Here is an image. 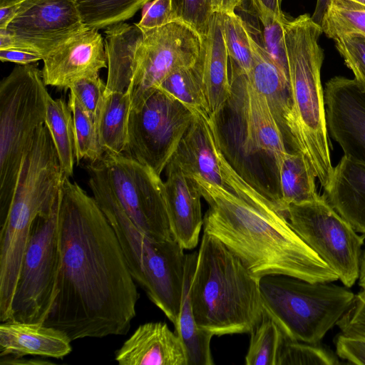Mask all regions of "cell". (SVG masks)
<instances>
[{
  "instance_id": "40",
  "label": "cell",
  "mask_w": 365,
  "mask_h": 365,
  "mask_svg": "<svg viewBox=\"0 0 365 365\" xmlns=\"http://www.w3.org/2000/svg\"><path fill=\"white\" fill-rule=\"evenodd\" d=\"M341 334L365 339V289L355 295L350 308L338 321Z\"/></svg>"
},
{
  "instance_id": "6",
  "label": "cell",
  "mask_w": 365,
  "mask_h": 365,
  "mask_svg": "<svg viewBox=\"0 0 365 365\" xmlns=\"http://www.w3.org/2000/svg\"><path fill=\"white\" fill-rule=\"evenodd\" d=\"M42 71L15 66L0 83V222L9 210L27 154L45 125L48 94Z\"/></svg>"
},
{
  "instance_id": "31",
  "label": "cell",
  "mask_w": 365,
  "mask_h": 365,
  "mask_svg": "<svg viewBox=\"0 0 365 365\" xmlns=\"http://www.w3.org/2000/svg\"><path fill=\"white\" fill-rule=\"evenodd\" d=\"M158 89L181 103L191 111L210 116L195 63L192 66L173 71L160 84Z\"/></svg>"
},
{
  "instance_id": "22",
  "label": "cell",
  "mask_w": 365,
  "mask_h": 365,
  "mask_svg": "<svg viewBox=\"0 0 365 365\" xmlns=\"http://www.w3.org/2000/svg\"><path fill=\"white\" fill-rule=\"evenodd\" d=\"M329 203L365 236V164L343 155L323 195Z\"/></svg>"
},
{
  "instance_id": "36",
  "label": "cell",
  "mask_w": 365,
  "mask_h": 365,
  "mask_svg": "<svg viewBox=\"0 0 365 365\" xmlns=\"http://www.w3.org/2000/svg\"><path fill=\"white\" fill-rule=\"evenodd\" d=\"M340 362L329 351L317 346L285 337L277 365H336Z\"/></svg>"
},
{
  "instance_id": "12",
  "label": "cell",
  "mask_w": 365,
  "mask_h": 365,
  "mask_svg": "<svg viewBox=\"0 0 365 365\" xmlns=\"http://www.w3.org/2000/svg\"><path fill=\"white\" fill-rule=\"evenodd\" d=\"M202 47V38L181 21L143 31L138 47L134 75L128 88L131 110H137L173 71L192 66Z\"/></svg>"
},
{
  "instance_id": "41",
  "label": "cell",
  "mask_w": 365,
  "mask_h": 365,
  "mask_svg": "<svg viewBox=\"0 0 365 365\" xmlns=\"http://www.w3.org/2000/svg\"><path fill=\"white\" fill-rule=\"evenodd\" d=\"M178 21L173 0H151L144 6L141 19L135 24L143 31L159 28Z\"/></svg>"
},
{
  "instance_id": "4",
  "label": "cell",
  "mask_w": 365,
  "mask_h": 365,
  "mask_svg": "<svg viewBox=\"0 0 365 365\" xmlns=\"http://www.w3.org/2000/svg\"><path fill=\"white\" fill-rule=\"evenodd\" d=\"M259 281L222 242L203 232L189 289L197 324L216 336L250 333L264 313Z\"/></svg>"
},
{
  "instance_id": "17",
  "label": "cell",
  "mask_w": 365,
  "mask_h": 365,
  "mask_svg": "<svg viewBox=\"0 0 365 365\" xmlns=\"http://www.w3.org/2000/svg\"><path fill=\"white\" fill-rule=\"evenodd\" d=\"M165 173L164 185L172 235L184 250H192L197 245L203 227L200 188L173 158L168 163Z\"/></svg>"
},
{
  "instance_id": "28",
  "label": "cell",
  "mask_w": 365,
  "mask_h": 365,
  "mask_svg": "<svg viewBox=\"0 0 365 365\" xmlns=\"http://www.w3.org/2000/svg\"><path fill=\"white\" fill-rule=\"evenodd\" d=\"M45 125L52 138L61 169L65 176L73 174L76 143L71 108L61 98L54 99L49 93L46 98Z\"/></svg>"
},
{
  "instance_id": "25",
  "label": "cell",
  "mask_w": 365,
  "mask_h": 365,
  "mask_svg": "<svg viewBox=\"0 0 365 365\" xmlns=\"http://www.w3.org/2000/svg\"><path fill=\"white\" fill-rule=\"evenodd\" d=\"M279 182L278 206L285 216L287 207L312 202L319 195L315 180L316 175L304 153L287 151L277 167Z\"/></svg>"
},
{
  "instance_id": "45",
  "label": "cell",
  "mask_w": 365,
  "mask_h": 365,
  "mask_svg": "<svg viewBox=\"0 0 365 365\" xmlns=\"http://www.w3.org/2000/svg\"><path fill=\"white\" fill-rule=\"evenodd\" d=\"M255 13L266 11L280 20H284L286 16L281 9V0H250Z\"/></svg>"
},
{
  "instance_id": "7",
  "label": "cell",
  "mask_w": 365,
  "mask_h": 365,
  "mask_svg": "<svg viewBox=\"0 0 365 365\" xmlns=\"http://www.w3.org/2000/svg\"><path fill=\"white\" fill-rule=\"evenodd\" d=\"M264 311L286 338L317 344L351 306L355 294L332 282H311L284 274L259 281Z\"/></svg>"
},
{
  "instance_id": "23",
  "label": "cell",
  "mask_w": 365,
  "mask_h": 365,
  "mask_svg": "<svg viewBox=\"0 0 365 365\" xmlns=\"http://www.w3.org/2000/svg\"><path fill=\"white\" fill-rule=\"evenodd\" d=\"M252 66L245 75L251 85L267 100L287 144V124L291 113L289 84L269 57L261 43L250 34Z\"/></svg>"
},
{
  "instance_id": "5",
  "label": "cell",
  "mask_w": 365,
  "mask_h": 365,
  "mask_svg": "<svg viewBox=\"0 0 365 365\" xmlns=\"http://www.w3.org/2000/svg\"><path fill=\"white\" fill-rule=\"evenodd\" d=\"M88 177L93 197L115 232L133 279L175 327L183 294L185 250L174 238L157 240L140 230L107 188Z\"/></svg>"
},
{
  "instance_id": "21",
  "label": "cell",
  "mask_w": 365,
  "mask_h": 365,
  "mask_svg": "<svg viewBox=\"0 0 365 365\" xmlns=\"http://www.w3.org/2000/svg\"><path fill=\"white\" fill-rule=\"evenodd\" d=\"M71 341L62 331L41 323L10 319L0 324V356L62 359L71 353Z\"/></svg>"
},
{
  "instance_id": "33",
  "label": "cell",
  "mask_w": 365,
  "mask_h": 365,
  "mask_svg": "<svg viewBox=\"0 0 365 365\" xmlns=\"http://www.w3.org/2000/svg\"><path fill=\"white\" fill-rule=\"evenodd\" d=\"M250 334L245 364L277 365L285 336L275 321L264 311L260 322Z\"/></svg>"
},
{
  "instance_id": "37",
  "label": "cell",
  "mask_w": 365,
  "mask_h": 365,
  "mask_svg": "<svg viewBox=\"0 0 365 365\" xmlns=\"http://www.w3.org/2000/svg\"><path fill=\"white\" fill-rule=\"evenodd\" d=\"M173 6L178 20L206 36L214 14L211 0H173Z\"/></svg>"
},
{
  "instance_id": "52",
  "label": "cell",
  "mask_w": 365,
  "mask_h": 365,
  "mask_svg": "<svg viewBox=\"0 0 365 365\" xmlns=\"http://www.w3.org/2000/svg\"><path fill=\"white\" fill-rule=\"evenodd\" d=\"M281 1H282V0H281Z\"/></svg>"
},
{
  "instance_id": "26",
  "label": "cell",
  "mask_w": 365,
  "mask_h": 365,
  "mask_svg": "<svg viewBox=\"0 0 365 365\" xmlns=\"http://www.w3.org/2000/svg\"><path fill=\"white\" fill-rule=\"evenodd\" d=\"M197 252L186 255L185 275L179 319L175 332L180 338L187 359V365H212L210 341L214 336L196 323L190 304L189 289L195 269Z\"/></svg>"
},
{
  "instance_id": "39",
  "label": "cell",
  "mask_w": 365,
  "mask_h": 365,
  "mask_svg": "<svg viewBox=\"0 0 365 365\" xmlns=\"http://www.w3.org/2000/svg\"><path fill=\"white\" fill-rule=\"evenodd\" d=\"M69 89L96 122L105 97L106 83L99 76L87 77L72 83Z\"/></svg>"
},
{
  "instance_id": "38",
  "label": "cell",
  "mask_w": 365,
  "mask_h": 365,
  "mask_svg": "<svg viewBox=\"0 0 365 365\" xmlns=\"http://www.w3.org/2000/svg\"><path fill=\"white\" fill-rule=\"evenodd\" d=\"M335 46L354 79L365 91V36H345L334 41Z\"/></svg>"
},
{
  "instance_id": "14",
  "label": "cell",
  "mask_w": 365,
  "mask_h": 365,
  "mask_svg": "<svg viewBox=\"0 0 365 365\" xmlns=\"http://www.w3.org/2000/svg\"><path fill=\"white\" fill-rule=\"evenodd\" d=\"M172 158L188 177L202 179L231 192L242 178L221 150L215 119L200 112H194V118Z\"/></svg>"
},
{
  "instance_id": "32",
  "label": "cell",
  "mask_w": 365,
  "mask_h": 365,
  "mask_svg": "<svg viewBox=\"0 0 365 365\" xmlns=\"http://www.w3.org/2000/svg\"><path fill=\"white\" fill-rule=\"evenodd\" d=\"M224 42L231 69L247 75L252 66L250 32L242 19L235 11L220 12Z\"/></svg>"
},
{
  "instance_id": "29",
  "label": "cell",
  "mask_w": 365,
  "mask_h": 365,
  "mask_svg": "<svg viewBox=\"0 0 365 365\" xmlns=\"http://www.w3.org/2000/svg\"><path fill=\"white\" fill-rule=\"evenodd\" d=\"M151 0H76L83 24L99 30L123 22Z\"/></svg>"
},
{
  "instance_id": "19",
  "label": "cell",
  "mask_w": 365,
  "mask_h": 365,
  "mask_svg": "<svg viewBox=\"0 0 365 365\" xmlns=\"http://www.w3.org/2000/svg\"><path fill=\"white\" fill-rule=\"evenodd\" d=\"M120 365H187L184 345L165 322L140 325L115 353Z\"/></svg>"
},
{
  "instance_id": "10",
  "label": "cell",
  "mask_w": 365,
  "mask_h": 365,
  "mask_svg": "<svg viewBox=\"0 0 365 365\" xmlns=\"http://www.w3.org/2000/svg\"><path fill=\"white\" fill-rule=\"evenodd\" d=\"M285 217L343 284L351 287L359 279L365 236L358 235L324 195L312 202L289 205Z\"/></svg>"
},
{
  "instance_id": "20",
  "label": "cell",
  "mask_w": 365,
  "mask_h": 365,
  "mask_svg": "<svg viewBox=\"0 0 365 365\" xmlns=\"http://www.w3.org/2000/svg\"><path fill=\"white\" fill-rule=\"evenodd\" d=\"M228 58L220 14L214 12L209 31L202 38L201 53L195 62L210 115L213 119L225 108L232 95Z\"/></svg>"
},
{
  "instance_id": "49",
  "label": "cell",
  "mask_w": 365,
  "mask_h": 365,
  "mask_svg": "<svg viewBox=\"0 0 365 365\" xmlns=\"http://www.w3.org/2000/svg\"><path fill=\"white\" fill-rule=\"evenodd\" d=\"M331 0H317L313 15L311 16L314 22L321 24L323 16Z\"/></svg>"
},
{
  "instance_id": "2",
  "label": "cell",
  "mask_w": 365,
  "mask_h": 365,
  "mask_svg": "<svg viewBox=\"0 0 365 365\" xmlns=\"http://www.w3.org/2000/svg\"><path fill=\"white\" fill-rule=\"evenodd\" d=\"M192 179L209 205L203 232L222 242L256 278L284 274L311 282L339 279L273 201L248 202L217 185Z\"/></svg>"
},
{
  "instance_id": "24",
  "label": "cell",
  "mask_w": 365,
  "mask_h": 365,
  "mask_svg": "<svg viewBox=\"0 0 365 365\" xmlns=\"http://www.w3.org/2000/svg\"><path fill=\"white\" fill-rule=\"evenodd\" d=\"M104 40L108 75L105 94L123 92L129 87L135 71L138 47L143 31L135 24L119 22L106 28Z\"/></svg>"
},
{
  "instance_id": "34",
  "label": "cell",
  "mask_w": 365,
  "mask_h": 365,
  "mask_svg": "<svg viewBox=\"0 0 365 365\" xmlns=\"http://www.w3.org/2000/svg\"><path fill=\"white\" fill-rule=\"evenodd\" d=\"M68 106L73 120L76 163L79 164L83 159L91 163L98 161L103 158L104 152L99 143L94 119L71 93Z\"/></svg>"
},
{
  "instance_id": "27",
  "label": "cell",
  "mask_w": 365,
  "mask_h": 365,
  "mask_svg": "<svg viewBox=\"0 0 365 365\" xmlns=\"http://www.w3.org/2000/svg\"><path fill=\"white\" fill-rule=\"evenodd\" d=\"M131 110L129 91L105 94L96 125L104 153H123L128 141V121Z\"/></svg>"
},
{
  "instance_id": "15",
  "label": "cell",
  "mask_w": 365,
  "mask_h": 365,
  "mask_svg": "<svg viewBox=\"0 0 365 365\" xmlns=\"http://www.w3.org/2000/svg\"><path fill=\"white\" fill-rule=\"evenodd\" d=\"M324 93L328 133L344 155L365 164V91L354 78L335 76Z\"/></svg>"
},
{
  "instance_id": "1",
  "label": "cell",
  "mask_w": 365,
  "mask_h": 365,
  "mask_svg": "<svg viewBox=\"0 0 365 365\" xmlns=\"http://www.w3.org/2000/svg\"><path fill=\"white\" fill-rule=\"evenodd\" d=\"M69 178H64L58 210V293L43 324L72 341L126 334L139 299L135 282L94 197Z\"/></svg>"
},
{
  "instance_id": "51",
  "label": "cell",
  "mask_w": 365,
  "mask_h": 365,
  "mask_svg": "<svg viewBox=\"0 0 365 365\" xmlns=\"http://www.w3.org/2000/svg\"><path fill=\"white\" fill-rule=\"evenodd\" d=\"M351 1L365 6V0H351Z\"/></svg>"
},
{
  "instance_id": "16",
  "label": "cell",
  "mask_w": 365,
  "mask_h": 365,
  "mask_svg": "<svg viewBox=\"0 0 365 365\" xmlns=\"http://www.w3.org/2000/svg\"><path fill=\"white\" fill-rule=\"evenodd\" d=\"M46 86L69 88L76 81L99 76L108 67L105 44L98 30L86 28L63 42L43 59Z\"/></svg>"
},
{
  "instance_id": "47",
  "label": "cell",
  "mask_w": 365,
  "mask_h": 365,
  "mask_svg": "<svg viewBox=\"0 0 365 365\" xmlns=\"http://www.w3.org/2000/svg\"><path fill=\"white\" fill-rule=\"evenodd\" d=\"M1 364H51L53 362L39 359H24V357L0 356Z\"/></svg>"
},
{
  "instance_id": "48",
  "label": "cell",
  "mask_w": 365,
  "mask_h": 365,
  "mask_svg": "<svg viewBox=\"0 0 365 365\" xmlns=\"http://www.w3.org/2000/svg\"><path fill=\"white\" fill-rule=\"evenodd\" d=\"M11 48L22 49L6 29H0V50Z\"/></svg>"
},
{
  "instance_id": "18",
  "label": "cell",
  "mask_w": 365,
  "mask_h": 365,
  "mask_svg": "<svg viewBox=\"0 0 365 365\" xmlns=\"http://www.w3.org/2000/svg\"><path fill=\"white\" fill-rule=\"evenodd\" d=\"M231 77L242 88L240 113L244 125V148L250 153H263L274 160L275 168L289 151L282 130L266 98L251 85L247 77L231 69Z\"/></svg>"
},
{
  "instance_id": "44",
  "label": "cell",
  "mask_w": 365,
  "mask_h": 365,
  "mask_svg": "<svg viewBox=\"0 0 365 365\" xmlns=\"http://www.w3.org/2000/svg\"><path fill=\"white\" fill-rule=\"evenodd\" d=\"M24 0H1L0 29H6Z\"/></svg>"
},
{
  "instance_id": "9",
  "label": "cell",
  "mask_w": 365,
  "mask_h": 365,
  "mask_svg": "<svg viewBox=\"0 0 365 365\" xmlns=\"http://www.w3.org/2000/svg\"><path fill=\"white\" fill-rule=\"evenodd\" d=\"M58 204L59 198L53 207L39 214L32 224L11 303L10 319L43 324L53 306L61 265Z\"/></svg>"
},
{
  "instance_id": "43",
  "label": "cell",
  "mask_w": 365,
  "mask_h": 365,
  "mask_svg": "<svg viewBox=\"0 0 365 365\" xmlns=\"http://www.w3.org/2000/svg\"><path fill=\"white\" fill-rule=\"evenodd\" d=\"M43 59V57L41 55L26 50L16 48L0 50V60L2 62L28 65Z\"/></svg>"
},
{
  "instance_id": "42",
  "label": "cell",
  "mask_w": 365,
  "mask_h": 365,
  "mask_svg": "<svg viewBox=\"0 0 365 365\" xmlns=\"http://www.w3.org/2000/svg\"><path fill=\"white\" fill-rule=\"evenodd\" d=\"M337 355L351 364L365 365V339L346 336L342 334L336 341Z\"/></svg>"
},
{
  "instance_id": "46",
  "label": "cell",
  "mask_w": 365,
  "mask_h": 365,
  "mask_svg": "<svg viewBox=\"0 0 365 365\" xmlns=\"http://www.w3.org/2000/svg\"><path fill=\"white\" fill-rule=\"evenodd\" d=\"M242 0H211L214 12L235 11Z\"/></svg>"
},
{
  "instance_id": "30",
  "label": "cell",
  "mask_w": 365,
  "mask_h": 365,
  "mask_svg": "<svg viewBox=\"0 0 365 365\" xmlns=\"http://www.w3.org/2000/svg\"><path fill=\"white\" fill-rule=\"evenodd\" d=\"M320 26L334 41L350 35L365 36V6L351 0H331Z\"/></svg>"
},
{
  "instance_id": "13",
  "label": "cell",
  "mask_w": 365,
  "mask_h": 365,
  "mask_svg": "<svg viewBox=\"0 0 365 365\" xmlns=\"http://www.w3.org/2000/svg\"><path fill=\"white\" fill-rule=\"evenodd\" d=\"M85 29L76 0H24L6 30L23 50L44 58Z\"/></svg>"
},
{
  "instance_id": "50",
  "label": "cell",
  "mask_w": 365,
  "mask_h": 365,
  "mask_svg": "<svg viewBox=\"0 0 365 365\" xmlns=\"http://www.w3.org/2000/svg\"><path fill=\"white\" fill-rule=\"evenodd\" d=\"M359 285L361 289H365V250L362 252L360 268H359Z\"/></svg>"
},
{
  "instance_id": "11",
  "label": "cell",
  "mask_w": 365,
  "mask_h": 365,
  "mask_svg": "<svg viewBox=\"0 0 365 365\" xmlns=\"http://www.w3.org/2000/svg\"><path fill=\"white\" fill-rule=\"evenodd\" d=\"M194 118V112L157 89L131 110L124 154L160 175Z\"/></svg>"
},
{
  "instance_id": "8",
  "label": "cell",
  "mask_w": 365,
  "mask_h": 365,
  "mask_svg": "<svg viewBox=\"0 0 365 365\" xmlns=\"http://www.w3.org/2000/svg\"><path fill=\"white\" fill-rule=\"evenodd\" d=\"M140 230L157 240L173 239L164 181L150 167L124 153H104L86 165Z\"/></svg>"
},
{
  "instance_id": "35",
  "label": "cell",
  "mask_w": 365,
  "mask_h": 365,
  "mask_svg": "<svg viewBox=\"0 0 365 365\" xmlns=\"http://www.w3.org/2000/svg\"><path fill=\"white\" fill-rule=\"evenodd\" d=\"M262 26V46L289 82L288 62L284 41V20L279 19L272 14L263 11L256 13Z\"/></svg>"
},
{
  "instance_id": "3",
  "label": "cell",
  "mask_w": 365,
  "mask_h": 365,
  "mask_svg": "<svg viewBox=\"0 0 365 365\" xmlns=\"http://www.w3.org/2000/svg\"><path fill=\"white\" fill-rule=\"evenodd\" d=\"M319 24L305 14L286 19L284 34L292 98L287 124V145L309 160L317 178L326 190L334 166L326 119L324 93L321 82L324 50L319 44Z\"/></svg>"
}]
</instances>
